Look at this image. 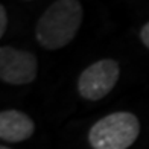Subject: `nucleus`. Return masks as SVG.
I'll return each mask as SVG.
<instances>
[{
    "mask_svg": "<svg viewBox=\"0 0 149 149\" xmlns=\"http://www.w3.org/2000/svg\"><path fill=\"white\" fill-rule=\"evenodd\" d=\"M0 149H11V148H6V146H0Z\"/></svg>",
    "mask_w": 149,
    "mask_h": 149,
    "instance_id": "nucleus-8",
    "label": "nucleus"
},
{
    "mask_svg": "<svg viewBox=\"0 0 149 149\" xmlns=\"http://www.w3.org/2000/svg\"><path fill=\"white\" fill-rule=\"evenodd\" d=\"M6 23H8V18H6V9L5 6H0V37H3V33L6 31Z\"/></svg>",
    "mask_w": 149,
    "mask_h": 149,
    "instance_id": "nucleus-6",
    "label": "nucleus"
},
{
    "mask_svg": "<svg viewBox=\"0 0 149 149\" xmlns=\"http://www.w3.org/2000/svg\"><path fill=\"white\" fill-rule=\"evenodd\" d=\"M82 23V5L76 0H58L38 18L35 37L47 50H58L76 37Z\"/></svg>",
    "mask_w": 149,
    "mask_h": 149,
    "instance_id": "nucleus-1",
    "label": "nucleus"
},
{
    "mask_svg": "<svg viewBox=\"0 0 149 149\" xmlns=\"http://www.w3.org/2000/svg\"><path fill=\"white\" fill-rule=\"evenodd\" d=\"M35 131L33 120L23 111L5 110L0 113V139L11 143L24 141Z\"/></svg>",
    "mask_w": 149,
    "mask_h": 149,
    "instance_id": "nucleus-5",
    "label": "nucleus"
},
{
    "mask_svg": "<svg viewBox=\"0 0 149 149\" xmlns=\"http://www.w3.org/2000/svg\"><path fill=\"white\" fill-rule=\"evenodd\" d=\"M140 134L137 116L128 111L111 113L94 123L88 131L93 149H128Z\"/></svg>",
    "mask_w": 149,
    "mask_h": 149,
    "instance_id": "nucleus-2",
    "label": "nucleus"
},
{
    "mask_svg": "<svg viewBox=\"0 0 149 149\" xmlns=\"http://www.w3.org/2000/svg\"><path fill=\"white\" fill-rule=\"evenodd\" d=\"M38 63L32 53L11 46L0 49V79L6 84L24 85L37 78Z\"/></svg>",
    "mask_w": 149,
    "mask_h": 149,
    "instance_id": "nucleus-4",
    "label": "nucleus"
},
{
    "mask_svg": "<svg viewBox=\"0 0 149 149\" xmlns=\"http://www.w3.org/2000/svg\"><path fill=\"white\" fill-rule=\"evenodd\" d=\"M120 67L114 59H99L79 74L78 91L87 100L104 99L117 84Z\"/></svg>",
    "mask_w": 149,
    "mask_h": 149,
    "instance_id": "nucleus-3",
    "label": "nucleus"
},
{
    "mask_svg": "<svg viewBox=\"0 0 149 149\" xmlns=\"http://www.w3.org/2000/svg\"><path fill=\"white\" fill-rule=\"evenodd\" d=\"M140 40H141V43L149 49V22L140 29Z\"/></svg>",
    "mask_w": 149,
    "mask_h": 149,
    "instance_id": "nucleus-7",
    "label": "nucleus"
}]
</instances>
